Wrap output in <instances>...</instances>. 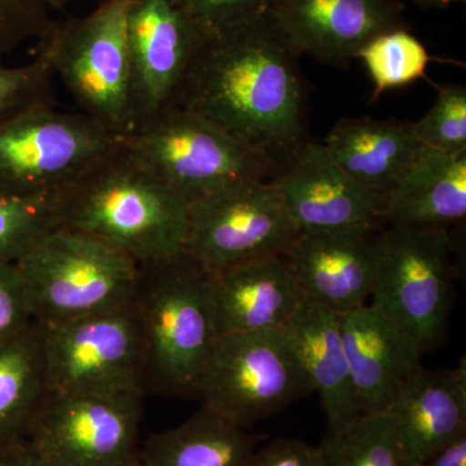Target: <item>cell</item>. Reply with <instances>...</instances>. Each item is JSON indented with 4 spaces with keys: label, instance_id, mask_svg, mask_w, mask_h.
Here are the masks:
<instances>
[{
    "label": "cell",
    "instance_id": "obj_20",
    "mask_svg": "<svg viewBox=\"0 0 466 466\" xmlns=\"http://www.w3.org/2000/svg\"><path fill=\"white\" fill-rule=\"evenodd\" d=\"M281 329L296 351L312 389L320 395L327 417V434L341 433L363 412L352 385L339 314L305 299Z\"/></svg>",
    "mask_w": 466,
    "mask_h": 466
},
{
    "label": "cell",
    "instance_id": "obj_5",
    "mask_svg": "<svg viewBox=\"0 0 466 466\" xmlns=\"http://www.w3.org/2000/svg\"><path fill=\"white\" fill-rule=\"evenodd\" d=\"M122 147L187 202L279 167L198 113L171 106L122 137Z\"/></svg>",
    "mask_w": 466,
    "mask_h": 466
},
{
    "label": "cell",
    "instance_id": "obj_33",
    "mask_svg": "<svg viewBox=\"0 0 466 466\" xmlns=\"http://www.w3.org/2000/svg\"><path fill=\"white\" fill-rule=\"evenodd\" d=\"M244 466H327L320 447L306 441L280 438L257 447Z\"/></svg>",
    "mask_w": 466,
    "mask_h": 466
},
{
    "label": "cell",
    "instance_id": "obj_15",
    "mask_svg": "<svg viewBox=\"0 0 466 466\" xmlns=\"http://www.w3.org/2000/svg\"><path fill=\"white\" fill-rule=\"evenodd\" d=\"M382 250V227L302 231L285 254L306 299L337 314L372 299Z\"/></svg>",
    "mask_w": 466,
    "mask_h": 466
},
{
    "label": "cell",
    "instance_id": "obj_10",
    "mask_svg": "<svg viewBox=\"0 0 466 466\" xmlns=\"http://www.w3.org/2000/svg\"><path fill=\"white\" fill-rule=\"evenodd\" d=\"M312 391L283 329L218 336L198 388L204 406L244 429Z\"/></svg>",
    "mask_w": 466,
    "mask_h": 466
},
{
    "label": "cell",
    "instance_id": "obj_37",
    "mask_svg": "<svg viewBox=\"0 0 466 466\" xmlns=\"http://www.w3.org/2000/svg\"><path fill=\"white\" fill-rule=\"evenodd\" d=\"M75 0H52V9H61Z\"/></svg>",
    "mask_w": 466,
    "mask_h": 466
},
{
    "label": "cell",
    "instance_id": "obj_23",
    "mask_svg": "<svg viewBox=\"0 0 466 466\" xmlns=\"http://www.w3.org/2000/svg\"><path fill=\"white\" fill-rule=\"evenodd\" d=\"M262 440L202 404L183 424L150 435L137 459L144 466H244Z\"/></svg>",
    "mask_w": 466,
    "mask_h": 466
},
{
    "label": "cell",
    "instance_id": "obj_7",
    "mask_svg": "<svg viewBox=\"0 0 466 466\" xmlns=\"http://www.w3.org/2000/svg\"><path fill=\"white\" fill-rule=\"evenodd\" d=\"M453 238L444 227H382L375 303L422 351L444 342L453 303Z\"/></svg>",
    "mask_w": 466,
    "mask_h": 466
},
{
    "label": "cell",
    "instance_id": "obj_24",
    "mask_svg": "<svg viewBox=\"0 0 466 466\" xmlns=\"http://www.w3.org/2000/svg\"><path fill=\"white\" fill-rule=\"evenodd\" d=\"M45 392L41 334L34 321L0 348V452L23 440Z\"/></svg>",
    "mask_w": 466,
    "mask_h": 466
},
{
    "label": "cell",
    "instance_id": "obj_14",
    "mask_svg": "<svg viewBox=\"0 0 466 466\" xmlns=\"http://www.w3.org/2000/svg\"><path fill=\"white\" fill-rule=\"evenodd\" d=\"M299 231L380 228L385 195L370 191L339 167L324 143H302L272 175Z\"/></svg>",
    "mask_w": 466,
    "mask_h": 466
},
{
    "label": "cell",
    "instance_id": "obj_36",
    "mask_svg": "<svg viewBox=\"0 0 466 466\" xmlns=\"http://www.w3.org/2000/svg\"><path fill=\"white\" fill-rule=\"evenodd\" d=\"M410 2L416 3L417 5H422V7L443 8L455 5V3H465V0H410Z\"/></svg>",
    "mask_w": 466,
    "mask_h": 466
},
{
    "label": "cell",
    "instance_id": "obj_6",
    "mask_svg": "<svg viewBox=\"0 0 466 466\" xmlns=\"http://www.w3.org/2000/svg\"><path fill=\"white\" fill-rule=\"evenodd\" d=\"M128 7L104 0L87 16L54 21L38 42L85 115L121 137L134 128Z\"/></svg>",
    "mask_w": 466,
    "mask_h": 466
},
{
    "label": "cell",
    "instance_id": "obj_1",
    "mask_svg": "<svg viewBox=\"0 0 466 466\" xmlns=\"http://www.w3.org/2000/svg\"><path fill=\"white\" fill-rule=\"evenodd\" d=\"M299 57L267 11L205 36L173 106L205 116L279 165L302 144Z\"/></svg>",
    "mask_w": 466,
    "mask_h": 466
},
{
    "label": "cell",
    "instance_id": "obj_29",
    "mask_svg": "<svg viewBox=\"0 0 466 466\" xmlns=\"http://www.w3.org/2000/svg\"><path fill=\"white\" fill-rule=\"evenodd\" d=\"M50 60L38 50L32 63L0 66V122L39 104L51 103Z\"/></svg>",
    "mask_w": 466,
    "mask_h": 466
},
{
    "label": "cell",
    "instance_id": "obj_22",
    "mask_svg": "<svg viewBox=\"0 0 466 466\" xmlns=\"http://www.w3.org/2000/svg\"><path fill=\"white\" fill-rule=\"evenodd\" d=\"M466 217V152L422 148L386 193L383 219L390 225L444 227Z\"/></svg>",
    "mask_w": 466,
    "mask_h": 466
},
{
    "label": "cell",
    "instance_id": "obj_12",
    "mask_svg": "<svg viewBox=\"0 0 466 466\" xmlns=\"http://www.w3.org/2000/svg\"><path fill=\"white\" fill-rule=\"evenodd\" d=\"M144 392H45L24 440L55 466H124L139 451Z\"/></svg>",
    "mask_w": 466,
    "mask_h": 466
},
{
    "label": "cell",
    "instance_id": "obj_21",
    "mask_svg": "<svg viewBox=\"0 0 466 466\" xmlns=\"http://www.w3.org/2000/svg\"><path fill=\"white\" fill-rule=\"evenodd\" d=\"M323 143L355 182L381 195L390 191L424 148L413 122L368 116L341 119Z\"/></svg>",
    "mask_w": 466,
    "mask_h": 466
},
{
    "label": "cell",
    "instance_id": "obj_11",
    "mask_svg": "<svg viewBox=\"0 0 466 466\" xmlns=\"http://www.w3.org/2000/svg\"><path fill=\"white\" fill-rule=\"evenodd\" d=\"M186 251L210 276L285 256L300 233L269 179H248L188 204Z\"/></svg>",
    "mask_w": 466,
    "mask_h": 466
},
{
    "label": "cell",
    "instance_id": "obj_35",
    "mask_svg": "<svg viewBox=\"0 0 466 466\" xmlns=\"http://www.w3.org/2000/svg\"><path fill=\"white\" fill-rule=\"evenodd\" d=\"M421 466H466V431L441 447Z\"/></svg>",
    "mask_w": 466,
    "mask_h": 466
},
{
    "label": "cell",
    "instance_id": "obj_13",
    "mask_svg": "<svg viewBox=\"0 0 466 466\" xmlns=\"http://www.w3.org/2000/svg\"><path fill=\"white\" fill-rule=\"evenodd\" d=\"M207 34L179 0H130L127 38L134 128L173 106Z\"/></svg>",
    "mask_w": 466,
    "mask_h": 466
},
{
    "label": "cell",
    "instance_id": "obj_16",
    "mask_svg": "<svg viewBox=\"0 0 466 466\" xmlns=\"http://www.w3.org/2000/svg\"><path fill=\"white\" fill-rule=\"evenodd\" d=\"M400 0H271L268 12L302 55L341 66L383 33L408 29Z\"/></svg>",
    "mask_w": 466,
    "mask_h": 466
},
{
    "label": "cell",
    "instance_id": "obj_34",
    "mask_svg": "<svg viewBox=\"0 0 466 466\" xmlns=\"http://www.w3.org/2000/svg\"><path fill=\"white\" fill-rule=\"evenodd\" d=\"M0 466H55L39 455L25 440L16 441L0 452Z\"/></svg>",
    "mask_w": 466,
    "mask_h": 466
},
{
    "label": "cell",
    "instance_id": "obj_18",
    "mask_svg": "<svg viewBox=\"0 0 466 466\" xmlns=\"http://www.w3.org/2000/svg\"><path fill=\"white\" fill-rule=\"evenodd\" d=\"M386 413L406 464H424L466 431L465 358L453 370L422 367Z\"/></svg>",
    "mask_w": 466,
    "mask_h": 466
},
{
    "label": "cell",
    "instance_id": "obj_30",
    "mask_svg": "<svg viewBox=\"0 0 466 466\" xmlns=\"http://www.w3.org/2000/svg\"><path fill=\"white\" fill-rule=\"evenodd\" d=\"M51 11L52 0H0V56L45 38L54 24Z\"/></svg>",
    "mask_w": 466,
    "mask_h": 466
},
{
    "label": "cell",
    "instance_id": "obj_25",
    "mask_svg": "<svg viewBox=\"0 0 466 466\" xmlns=\"http://www.w3.org/2000/svg\"><path fill=\"white\" fill-rule=\"evenodd\" d=\"M327 466H408L398 446L390 416L363 415L320 446Z\"/></svg>",
    "mask_w": 466,
    "mask_h": 466
},
{
    "label": "cell",
    "instance_id": "obj_8",
    "mask_svg": "<svg viewBox=\"0 0 466 466\" xmlns=\"http://www.w3.org/2000/svg\"><path fill=\"white\" fill-rule=\"evenodd\" d=\"M86 116L39 104L0 122V193L58 195L121 144Z\"/></svg>",
    "mask_w": 466,
    "mask_h": 466
},
{
    "label": "cell",
    "instance_id": "obj_2",
    "mask_svg": "<svg viewBox=\"0 0 466 466\" xmlns=\"http://www.w3.org/2000/svg\"><path fill=\"white\" fill-rule=\"evenodd\" d=\"M188 219V202L121 143L61 193L58 228L106 242L142 266L186 251Z\"/></svg>",
    "mask_w": 466,
    "mask_h": 466
},
{
    "label": "cell",
    "instance_id": "obj_4",
    "mask_svg": "<svg viewBox=\"0 0 466 466\" xmlns=\"http://www.w3.org/2000/svg\"><path fill=\"white\" fill-rule=\"evenodd\" d=\"M15 265L39 324L125 308L140 278L139 263L127 254L66 228L46 233Z\"/></svg>",
    "mask_w": 466,
    "mask_h": 466
},
{
    "label": "cell",
    "instance_id": "obj_3",
    "mask_svg": "<svg viewBox=\"0 0 466 466\" xmlns=\"http://www.w3.org/2000/svg\"><path fill=\"white\" fill-rule=\"evenodd\" d=\"M131 306L142 339L147 390L198 394L219 336L210 275L187 251L142 265Z\"/></svg>",
    "mask_w": 466,
    "mask_h": 466
},
{
    "label": "cell",
    "instance_id": "obj_9",
    "mask_svg": "<svg viewBox=\"0 0 466 466\" xmlns=\"http://www.w3.org/2000/svg\"><path fill=\"white\" fill-rule=\"evenodd\" d=\"M38 325L46 391L146 394L142 339L131 303L90 317Z\"/></svg>",
    "mask_w": 466,
    "mask_h": 466
},
{
    "label": "cell",
    "instance_id": "obj_17",
    "mask_svg": "<svg viewBox=\"0 0 466 466\" xmlns=\"http://www.w3.org/2000/svg\"><path fill=\"white\" fill-rule=\"evenodd\" d=\"M343 348L363 415L386 412L421 370L422 349L377 308L339 314Z\"/></svg>",
    "mask_w": 466,
    "mask_h": 466
},
{
    "label": "cell",
    "instance_id": "obj_38",
    "mask_svg": "<svg viewBox=\"0 0 466 466\" xmlns=\"http://www.w3.org/2000/svg\"><path fill=\"white\" fill-rule=\"evenodd\" d=\"M124 466H144V465L142 464V462H140V460L137 459V458L131 460L130 462H127V464H126Z\"/></svg>",
    "mask_w": 466,
    "mask_h": 466
},
{
    "label": "cell",
    "instance_id": "obj_31",
    "mask_svg": "<svg viewBox=\"0 0 466 466\" xmlns=\"http://www.w3.org/2000/svg\"><path fill=\"white\" fill-rule=\"evenodd\" d=\"M34 323L25 285L15 263H0V348Z\"/></svg>",
    "mask_w": 466,
    "mask_h": 466
},
{
    "label": "cell",
    "instance_id": "obj_19",
    "mask_svg": "<svg viewBox=\"0 0 466 466\" xmlns=\"http://www.w3.org/2000/svg\"><path fill=\"white\" fill-rule=\"evenodd\" d=\"M210 283L219 336L281 329L306 299L284 256L231 267Z\"/></svg>",
    "mask_w": 466,
    "mask_h": 466
},
{
    "label": "cell",
    "instance_id": "obj_28",
    "mask_svg": "<svg viewBox=\"0 0 466 466\" xmlns=\"http://www.w3.org/2000/svg\"><path fill=\"white\" fill-rule=\"evenodd\" d=\"M413 133L426 148L444 153L466 152V88L444 86L421 119L413 122Z\"/></svg>",
    "mask_w": 466,
    "mask_h": 466
},
{
    "label": "cell",
    "instance_id": "obj_26",
    "mask_svg": "<svg viewBox=\"0 0 466 466\" xmlns=\"http://www.w3.org/2000/svg\"><path fill=\"white\" fill-rule=\"evenodd\" d=\"M58 195L0 193V263H16L46 233L60 227Z\"/></svg>",
    "mask_w": 466,
    "mask_h": 466
},
{
    "label": "cell",
    "instance_id": "obj_27",
    "mask_svg": "<svg viewBox=\"0 0 466 466\" xmlns=\"http://www.w3.org/2000/svg\"><path fill=\"white\" fill-rule=\"evenodd\" d=\"M357 58L372 78L375 99L391 88L412 84L425 75L431 63L428 50L408 29L391 30L368 42Z\"/></svg>",
    "mask_w": 466,
    "mask_h": 466
},
{
    "label": "cell",
    "instance_id": "obj_32",
    "mask_svg": "<svg viewBox=\"0 0 466 466\" xmlns=\"http://www.w3.org/2000/svg\"><path fill=\"white\" fill-rule=\"evenodd\" d=\"M204 33L213 34L268 11L271 0H179Z\"/></svg>",
    "mask_w": 466,
    "mask_h": 466
}]
</instances>
